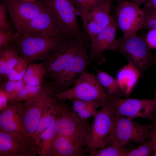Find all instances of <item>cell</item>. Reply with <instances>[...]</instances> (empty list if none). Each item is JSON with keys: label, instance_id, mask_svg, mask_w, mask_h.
<instances>
[{"label": "cell", "instance_id": "cell-1", "mask_svg": "<svg viewBox=\"0 0 156 156\" xmlns=\"http://www.w3.org/2000/svg\"><path fill=\"white\" fill-rule=\"evenodd\" d=\"M90 125L80 118L68 105L58 99L54 127L57 134L64 135L80 147L87 146Z\"/></svg>", "mask_w": 156, "mask_h": 156}, {"label": "cell", "instance_id": "cell-2", "mask_svg": "<svg viewBox=\"0 0 156 156\" xmlns=\"http://www.w3.org/2000/svg\"><path fill=\"white\" fill-rule=\"evenodd\" d=\"M115 50L127 57L142 79L147 69L156 64V55L150 51L145 39L137 35L116 39Z\"/></svg>", "mask_w": 156, "mask_h": 156}, {"label": "cell", "instance_id": "cell-3", "mask_svg": "<svg viewBox=\"0 0 156 156\" xmlns=\"http://www.w3.org/2000/svg\"><path fill=\"white\" fill-rule=\"evenodd\" d=\"M113 96L106 92L96 75L87 71L69 89L58 93L56 97L65 101L78 99L96 101L102 105L110 101Z\"/></svg>", "mask_w": 156, "mask_h": 156}, {"label": "cell", "instance_id": "cell-4", "mask_svg": "<svg viewBox=\"0 0 156 156\" xmlns=\"http://www.w3.org/2000/svg\"><path fill=\"white\" fill-rule=\"evenodd\" d=\"M152 124L143 125L133 120L115 115L107 145L113 144L125 147L131 142L143 143L150 138Z\"/></svg>", "mask_w": 156, "mask_h": 156}, {"label": "cell", "instance_id": "cell-5", "mask_svg": "<svg viewBox=\"0 0 156 156\" xmlns=\"http://www.w3.org/2000/svg\"><path fill=\"white\" fill-rule=\"evenodd\" d=\"M51 9L62 35L73 37L88 43L89 38L81 29L73 0H41Z\"/></svg>", "mask_w": 156, "mask_h": 156}, {"label": "cell", "instance_id": "cell-6", "mask_svg": "<svg viewBox=\"0 0 156 156\" xmlns=\"http://www.w3.org/2000/svg\"><path fill=\"white\" fill-rule=\"evenodd\" d=\"M88 44L75 38L62 36L46 58L47 73L53 78L61 71L70 61Z\"/></svg>", "mask_w": 156, "mask_h": 156}, {"label": "cell", "instance_id": "cell-7", "mask_svg": "<svg viewBox=\"0 0 156 156\" xmlns=\"http://www.w3.org/2000/svg\"><path fill=\"white\" fill-rule=\"evenodd\" d=\"M60 38L46 34L34 35L18 34L13 44L21 56L27 59L29 64L34 61L45 59Z\"/></svg>", "mask_w": 156, "mask_h": 156}, {"label": "cell", "instance_id": "cell-8", "mask_svg": "<svg viewBox=\"0 0 156 156\" xmlns=\"http://www.w3.org/2000/svg\"><path fill=\"white\" fill-rule=\"evenodd\" d=\"M115 116L114 106L111 101L103 105L98 111L90 125L87 142L88 150L107 146Z\"/></svg>", "mask_w": 156, "mask_h": 156}, {"label": "cell", "instance_id": "cell-9", "mask_svg": "<svg viewBox=\"0 0 156 156\" xmlns=\"http://www.w3.org/2000/svg\"><path fill=\"white\" fill-rule=\"evenodd\" d=\"M139 6L132 1L126 0L118 3L116 9V22L123 33V37L136 35L138 31L142 29L144 12Z\"/></svg>", "mask_w": 156, "mask_h": 156}, {"label": "cell", "instance_id": "cell-10", "mask_svg": "<svg viewBox=\"0 0 156 156\" xmlns=\"http://www.w3.org/2000/svg\"><path fill=\"white\" fill-rule=\"evenodd\" d=\"M111 101L113 104L115 115L129 119L141 118L154 119L155 108L154 98L147 99L131 98L123 99L113 97Z\"/></svg>", "mask_w": 156, "mask_h": 156}, {"label": "cell", "instance_id": "cell-11", "mask_svg": "<svg viewBox=\"0 0 156 156\" xmlns=\"http://www.w3.org/2000/svg\"><path fill=\"white\" fill-rule=\"evenodd\" d=\"M37 146L33 137L26 138L0 129V156H36Z\"/></svg>", "mask_w": 156, "mask_h": 156}, {"label": "cell", "instance_id": "cell-12", "mask_svg": "<svg viewBox=\"0 0 156 156\" xmlns=\"http://www.w3.org/2000/svg\"><path fill=\"white\" fill-rule=\"evenodd\" d=\"M6 2L7 9L16 30L47 7L41 0H7Z\"/></svg>", "mask_w": 156, "mask_h": 156}, {"label": "cell", "instance_id": "cell-13", "mask_svg": "<svg viewBox=\"0 0 156 156\" xmlns=\"http://www.w3.org/2000/svg\"><path fill=\"white\" fill-rule=\"evenodd\" d=\"M87 48L83 47L53 78L58 88L65 89V90L69 89L86 72L87 67L90 63Z\"/></svg>", "mask_w": 156, "mask_h": 156}, {"label": "cell", "instance_id": "cell-14", "mask_svg": "<svg viewBox=\"0 0 156 156\" xmlns=\"http://www.w3.org/2000/svg\"><path fill=\"white\" fill-rule=\"evenodd\" d=\"M16 30L18 34L24 35L46 34L57 38L63 36L59 30L53 12L48 6L38 16Z\"/></svg>", "mask_w": 156, "mask_h": 156}, {"label": "cell", "instance_id": "cell-15", "mask_svg": "<svg viewBox=\"0 0 156 156\" xmlns=\"http://www.w3.org/2000/svg\"><path fill=\"white\" fill-rule=\"evenodd\" d=\"M21 101H9L6 107L1 111L0 129L26 138L31 137L28 135L25 128Z\"/></svg>", "mask_w": 156, "mask_h": 156}, {"label": "cell", "instance_id": "cell-16", "mask_svg": "<svg viewBox=\"0 0 156 156\" xmlns=\"http://www.w3.org/2000/svg\"><path fill=\"white\" fill-rule=\"evenodd\" d=\"M117 25L115 18L112 17L106 28L90 38V56L99 64L105 61L104 57H102L103 52L108 50H115Z\"/></svg>", "mask_w": 156, "mask_h": 156}, {"label": "cell", "instance_id": "cell-17", "mask_svg": "<svg viewBox=\"0 0 156 156\" xmlns=\"http://www.w3.org/2000/svg\"><path fill=\"white\" fill-rule=\"evenodd\" d=\"M112 0H105L81 18L83 29L91 38L106 28L112 16L110 14Z\"/></svg>", "mask_w": 156, "mask_h": 156}, {"label": "cell", "instance_id": "cell-18", "mask_svg": "<svg viewBox=\"0 0 156 156\" xmlns=\"http://www.w3.org/2000/svg\"><path fill=\"white\" fill-rule=\"evenodd\" d=\"M54 97L34 99L24 101L22 103L24 126L29 136L33 137L45 107Z\"/></svg>", "mask_w": 156, "mask_h": 156}, {"label": "cell", "instance_id": "cell-19", "mask_svg": "<svg viewBox=\"0 0 156 156\" xmlns=\"http://www.w3.org/2000/svg\"><path fill=\"white\" fill-rule=\"evenodd\" d=\"M58 88L55 82H43L41 85L25 84L14 101H24L41 97H56Z\"/></svg>", "mask_w": 156, "mask_h": 156}, {"label": "cell", "instance_id": "cell-20", "mask_svg": "<svg viewBox=\"0 0 156 156\" xmlns=\"http://www.w3.org/2000/svg\"><path fill=\"white\" fill-rule=\"evenodd\" d=\"M85 150L67 137L57 134L52 144L49 156H80Z\"/></svg>", "mask_w": 156, "mask_h": 156}, {"label": "cell", "instance_id": "cell-21", "mask_svg": "<svg viewBox=\"0 0 156 156\" xmlns=\"http://www.w3.org/2000/svg\"><path fill=\"white\" fill-rule=\"evenodd\" d=\"M140 76L138 70L129 63L118 72L116 79L126 96L130 94Z\"/></svg>", "mask_w": 156, "mask_h": 156}, {"label": "cell", "instance_id": "cell-22", "mask_svg": "<svg viewBox=\"0 0 156 156\" xmlns=\"http://www.w3.org/2000/svg\"><path fill=\"white\" fill-rule=\"evenodd\" d=\"M21 57L14 44L0 49V74L8 76Z\"/></svg>", "mask_w": 156, "mask_h": 156}, {"label": "cell", "instance_id": "cell-23", "mask_svg": "<svg viewBox=\"0 0 156 156\" xmlns=\"http://www.w3.org/2000/svg\"><path fill=\"white\" fill-rule=\"evenodd\" d=\"M58 101L57 98H51L43 111L37 128L33 137L37 146L40 135L50 126L55 118Z\"/></svg>", "mask_w": 156, "mask_h": 156}, {"label": "cell", "instance_id": "cell-24", "mask_svg": "<svg viewBox=\"0 0 156 156\" xmlns=\"http://www.w3.org/2000/svg\"><path fill=\"white\" fill-rule=\"evenodd\" d=\"M93 66L98 81L108 94L116 98H120L122 96H126L116 79L108 73Z\"/></svg>", "mask_w": 156, "mask_h": 156}, {"label": "cell", "instance_id": "cell-25", "mask_svg": "<svg viewBox=\"0 0 156 156\" xmlns=\"http://www.w3.org/2000/svg\"><path fill=\"white\" fill-rule=\"evenodd\" d=\"M55 122V118L50 126L40 136L37 144L39 156H49L52 143L57 134L54 127Z\"/></svg>", "mask_w": 156, "mask_h": 156}, {"label": "cell", "instance_id": "cell-26", "mask_svg": "<svg viewBox=\"0 0 156 156\" xmlns=\"http://www.w3.org/2000/svg\"><path fill=\"white\" fill-rule=\"evenodd\" d=\"M47 71L45 66L40 63L29 64L23 80L26 84L38 86L43 82L44 77Z\"/></svg>", "mask_w": 156, "mask_h": 156}, {"label": "cell", "instance_id": "cell-27", "mask_svg": "<svg viewBox=\"0 0 156 156\" xmlns=\"http://www.w3.org/2000/svg\"><path fill=\"white\" fill-rule=\"evenodd\" d=\"M130 150L113 144L96 149L89 150L90 156H127Z\"/></svg>", "mask_w": 156, "mask_h": 156}, {"label": "cell", "instance_id": "cell-28", "mask_svg": "<svg viewBox=\"0 0 156 156\" xmlns=\"http://www.w3.org/2000/svg\"><path fill=\"white\" fill-rule=\"evenodd\" d=\"M105 0H73L77 14L81 19Z\"/></svg>", "mask_w": 156, "mask_h": 156}, {"label": "cell", "instance_id": "cell-29", "mask_svg": "<svg viewBox=\"0 0 156 156\" xmlns=\"http://www.w3.org/2000/svg\"><path fill=\"white\" fill-rule=\"evenodd\" d=\"M29 64L25 58L21 57L7 77L8 80L17 81L23 80Z\"/></svg>", "mask_w": 156, "mask_h": 156}, {"label": "cell", "instance_id": "cell-30", "mask_svg": "<svg viewBox=\"0 0 156 156\" xmlns=\"http://www.w3.org/2000/svg\"><path fill=\"white\" fill-rule=\"evenodd\" d=\"M25 84L23 80L17 81L8 80L6 82L3 88L7 94L9 101H12L15 100Z\"/></svg>", "mask_w": 156, "mask_h": 156}, {"label": "cell", "instance_id": "cell-31", "mask_svg": "<svg viewBox=\"0 0 156 156\" xmlns=\"http://www.w3.org/2000/svg\"><path fill=\"white\" fill-rule=\"evenodd\" d=\"M153 142L150 139L135 148L130 150L127 156H148L153 151Z\"/></svg>", "mask_w": 156, "mask_h": 156}, {"label": "cell", "instance_id": "cell-32", "mask_svg": "<svg viewBox=\"0 0 156 156\" xmlns=\"http://www.w3.org/2000/svg\"><path fill=\"white\" fill-rule=\"evenodd\" d=\"M142 10L144 17L142 29L156 28V9L145 7Z\"/></svg>", "mask_w": 156, "mask_h": 156}, {"label": "cell", "instance_id": "cell-33", "mask_svg": "<svg viewBox=\"0 0 156 156\" xmlns=\"http://www.w3.org/2000/svg\"><path fill=\"white\" fill-rule=\"evenodd\" d=\"M18 35L13 30L0 29V49L13 44Z\"/></svg>", "mask_w": 156, "mask_h": 156}, {"label": "cell", "instance_id": "cell-34", "mask_svg": "<svg viewBox=\"0 0 156 156\" xmlns=\"http://www.w3.org/2000/svg\"><path fill=\"white\" fill-rule=\"evenodd\" d=\"M102 105L101 103L97 101H90L84 109L77 114L82 119L87 120L92 117H94L98 111L97 108Z\"/></svg>", "mask_w": 156, "mask_h": 156}, {"label": "cell", "instance_id": "cell-35", "mask_svg": "<svg viewBox=\"0 0 156 156\" xmlns=\"http://www.w3.org/2000/svg\"><path fill=\"white\" fill-rule=\"evenodd\" d=\"M6 1L0 6V29L8 30H13L8 22L6 12Z\"/></svg>", "mask_w": 156, "mask_h": 156}, {"label": "cell", "instance_id": "cell-36", "mask_svg": "<svg viewBox=\"0 0 156 156\" xmlns=\"http://www.w3.org/2000/svg\"><path fill=\"white\" fill-rule=\"evenodd\" d=\"M145 40L149 49H156V28L150 29Z\"/></svg>", "mask_w": 156, "mask_h": 156}, {"label": "cell", "instance_id": "cell-37", "mask_svg": "<svg viewBox=\"0 0 156 156\" xmlns=\"http://www.w3.org/2000/svg\"><path fill=\"white\" fill-rule=\"evenodd\" d=\"M9 102V99L7 94L3 88H0V110L4 109Z\"/></svg>", "mask_w": 156, "mask_h": 156}, {"label": "cell", "instance_id": "cell-38", "mask_svg": "<svg viewBox=\"0 0 156 156\" xmlns=\"http://www.w3.org/2000/svg\"><path fill=\"white\" fill-rule=\"evenodd\" d=\"M150 139L152 140L154 150L153 155L156 156V133L151 134Z\"/></svg>", "mask_w": 156, "mask_h": 156}, {"label": "cell", "instance_id": "cell-39", "mask_svg": "<svg viewBox=\"0 0 156 156\" xmlns=\"http://www.w3.org/2000/svg\"><path fill=\"white\" fill-rule=\"evenodd\" d=\"M154 119L153 120L152 127L150 131L151 133H156V108L155 107L153 113Z\"/></svg>", "mask_w": 156, "mask_h": 156}, {"label": "cell", "instance_id": "cell-40", "mask_svg": "<svg viewBox=\"0 0 156 156\" xmlns=\"http://www.w3.org/2000/svg\"><path fill=\"white\" fill-rule=\"evenodd\" d=\"M145 7L156 9V0H148L145 2Z\"/></svg>", "mask_w": 156, "mask_h": 156}, {"label": "cell", "instance_id": "cell-41", "mask_svg": "<svg viewBox=\"0 0 156 156\" xmlns=\"http://www.w3.org/2000/svg\"><path fill=\"white\" fill-rule=\"evenodd\" d=\"M132 1L140 5L144 3H145L148 0H132Z\"/></svg>", "mask_w": 156, "mask_h": 156}, {"label": "cell", "instance_id": "cell-42", "mask_svg": "<svg viewBox=\"0 0 156 156\" xmlns=\"http://www.w3.org/2000/svg\"><path fill=\"white\" fill-rule=\"evenodd\" d=\"M153 94L154 96V98L155 101V107L156 108V92H153Z\"/></svg>", "mask_w": 156, "mask_h": 156}]
</instances>
